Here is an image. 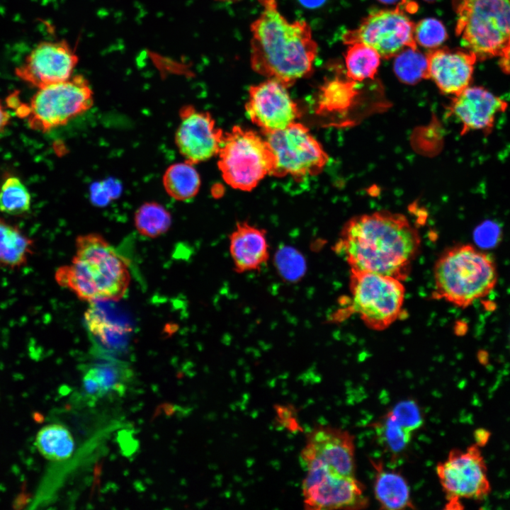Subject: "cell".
I'll return each mask as SVG.
<instances>
[{
    "instance_id": "obj_1",
    "label": "cell",
    "mask_w": 510,
    "mask_h": 510,
    "mask_svg": "<svg viewBox=\"0 0 510 510\" xmlns=\"http://www.w3.org/2000/svg\"><path fill=\"white\" fill-rule=\"evenodd\" d=\"M421 246L418 230L402 214L387 210L353 217L334 251L351 268L404 280Z\"/></svg>"
},
{
    "instance_id": "obj_2",
    "label": "cell",
    "mask_w": 510,
    "mask_h": 510,
    "mask_svg": "<svg viewBox=\"0 0 510 510\" xmlns=\"http://www.w3.org/2000/svg\"><path fill=\"white\" fill-rule=\"evenodd\" d=\"M259 1L261 12L250 26L251 67L289 88L312 74L317 44L305 21H288L276 0Z\"/></svg>"
},
{
    "instance_id": "obj_3",
    "label": "cell",
    "mask_w": 510,
    "mask_h": 510,
    "mask_svg": "<svg viewBox=\"0 0 510 510\" xmlns=\"http://www.w3.org/2000/svg\"><path fill=\"white\" fill-rule=\"evenodd\" d=\"M55 278L58 285L89 303L118 301L130 283L127 261L98 233L76 238L75 256L57 268Z\"/></svg>"
},
{
    "instance_id": "obj_4",
    "label": "cell",
    "mask_w": 510,
    "mask_h": 510,
    "mask_svg": "<svg viewBox=\"0 0 510 510\" xmlns=\"http://www.w3.org/2000/svg\"><path fill=\"white\" fill-rule=\"evenodd\" d=\"M493 259L470 244L445 250L434 267L432 298L465 308L487 296L497 282Z\"/></svg>"
},
{
    "instance_id": "obj_5",
    "label": "cell",
    "mask_w": 510,
    "mask_h": 510,
    "mask_svg": "<svg viewBox=\"0 0 510 510\" xmlns=\"http://www.w3.org/2000/svg\"><path fill=\"white\" fill-rule=\"evenodd\" d=\"M455 34L477 61L499 57L510 40V0H452Z\"/></svg>"
},
{
    "instance_id": "obj_6",
    "label": "cell",
    "mask_w": 510,
    "mask_h": 510,
    "mask_svg": "<svg viewBox=\"0 0 510 510\" xmlns=\"http://www.w3.org/2000/svg\"><path fill=\"white\" fill-rule=\"evenodd\" d=\"M218 167L225 181L244 191L254 188L276 167V157L268 141L256 132L234 126L217 154Z\"/></svg>"
},
{
    "instance_id": "obj_7",
    "label": "cell",
    "mask_w": 510,
    "mask_h": 510,
    "mask_svg": "<svg viewBox=\"0 0 510 510\" xmlns=\"http://www.w3.org/2000/svg\"><path fill=\"white\" fill-rule=\"evenodd\" d=\"M349 289L348 308L369 329L384 330L402 313L405 288L395 278L351 268Z\"/></svg>"
},
{
    "instance_id": "obj_8",
    "label": "cell",
    "mask_w": 510,
    "mask_h": 510,
    "mask_svg": "<svg viewBox=\"0 0 510 510\" xmlns=\"http://www.w3.org/2000/svg\"><path fill=\"white\" fill-rule=\"evenodd\" d=\"M94 104V92L82 75L38 89L28 104L29 128L47 132L65 125L88 111Z\"/></svg>"
},
{
    "instance_id": "obj_9",
    "label": "cell",
    "mask_w": 510,
    "mask_h": 510,
    "mask_svg": "<svg viewBox=\"0 0 510 510\" xmlns=\"http://www.w3.org/2000/svg\"><path fill=\"white\" fill-rule=\"evenodd\" d=\"M436 473L446 497L447 508L460 509L462 499L482 501L491 492L485 460L476 443L452 449Z\"/></svg>"
},
{
    "instance_id": "obj_10",
    "label": "cell",
    "mask_w": 510,
    "mask_h": 510,
    "mask_svg": "<svg viewBox=\"0 0 510 510\" xmlns=\"http://www.w3.org/2000/svg\"><path fill=\"white\" fill-rule=\"evenodd\" d=\"M265 135L276 157L271 176L300 179L318 174L328 162L320 143L300 123Z\"/></svg>"
},
{
    "instance_id": "obj_11",
    "label": "cell",
    "mask_w": 510,
    "mask_h": 510,
    "mask_svg": "<svg viewBox=\"0 0 510 510\" xmlns=\"http://www.w3.org/2000/svg\"><path fill=\"white\" fill-rule=\"evenodd\" d=\"M414 26L400 4L395 8L369 13L357 28L344 33L342 40L348 45L364 43L374 48L381 58L390 59L407 47H417Z\"/></svg>"
},
{
    "instance_id": "obj_12",
    "label": "cell",
    "mask_w": 510,
    "mask_h": 510,
    "mask_svg": "<svg viewBox=\"0 0 510 510\" xmlns=\"http://www.w3.org/2000/svg\"><path fill=\"white\" fill-rule=\"evenodd\" d=\"M354 438L347 431L319 426L307 435L300 452L304 470L315 469L355 476Z\"/></svg>"
},
{
    "instance_id": "obj_13",
    "label": "cell",
    "mask_w": 510,
    "mask_h": 510,
    "mask_svg": "<svg viewBox=\"0 0 510 510\" xmlns=\"http://www.w3.org/2000/svg\"><path fill=\"white\" fill-rule=\"evenodd\" d=\"M302 492L306 509H360L368 499L364 487L355 476H344L319 470H305Z\"/></svg>"
},
{
    "instance_id": "obj_14",
    "label": "cell",
    "mask_w": 510,
    "mask_h": 510,
    "mask_svg": "<svg viewBox=\"0 0 510 510\" xmlns=\"http://www.w3.org/2000/svg\"><path fill=\"white\" fill-rule=\"evenodd\" d=\"M79 58L65 40L42 41L16 68V75L28 84L40 89L72 76Z\"/></svg>"
},
{
    "instance_id": "obj_15",
    "label": "cell",
    "mask_w": 510,
    "mask_h": 510,
    "mask_svg": "<svg viewBox=\"0 0 510 510\" xmlns=\"http://www.w3.org/2000/svg\"><path fill=\"white\" fill-rule=\"evenodd\" d=\"M287 87L273 79H266L249 89L246 112L264 135L285 128L297 122L300 111Z\"/></svg>"
},
{
    "instance_id": "obj_16",
    "label": "cell",
    "mask_w": 510,
    "mask_h": 510,
    "mask_svg": "<svg viewBox=\"0 0 510 510\" xmlns=\"http://www.w3.org/2000/svg\"><path fill=\"white\" fill-rule=\"evenodd\" d=\"M179 116L175 143L185 161L195 164L217 155L225 132L216 127L210 113L188 105L181 108Z\"/></svg>"
},
{
    "instance_id": "obj_17",
    "label": "cell",
    "mask_w": 510,
    "mask_h": 510,
    "mask_svg": "<svg viewBox=\"0 0 510 510\" xmlns=\"http://www.w3.org/2000/svg\"><path fill=\"white\" fill-rule=\"evenodd\" d=\"M82 370L81 396L89 405L110 397H122L133 376L128 363L117 358L93 354Z\"/></svg>"
},
{
    "instance_id": "obj_18",
    "label": "cell",
    "mask_w": 510,
    "mask_h": 510,
    "mask_svg": "<svg viewBox=\"0 0 510 510\" xmlns=\"http://www.w3.org/2000/svg\"><path fill=\"white\" fill-rule=\"evenodd\" d=\"M508 108L506 101L480 86H470L453 96L450 113L461 124V135L480 131L489 135L497 116Z\"/></svg>"
},
{
    "instance_id": "obj_19",
    "label": "cell",
    "mask_w": 510,
    "mask_h": 510,
    "mask_svg": "<svg viewBox=\"0 0 510 510\" xmlns=\"http://www.w3.org/2000/svg\"><path fill=\"white\" fill-rule=\"evenodd\" d=\"M429 79L443 94L455 96L469 87L477 59L468 50L436 48L426 54Z\"/></svg>"
},
{
    "instance_id": "obj_20",
    "label": "cell",
    "mask_w": 510,
    "mask_h": 510,
    "mask_svg": "<svg viewBox=\"0 0 510 510\" xmlns=\"http://www.w3.org/2000/svg\"><path fill=\"white\" fill-rule=\"evenodd\" d=\"M233 268L238 273L259 271L270 259L266 232L247 222H238L229 237Z\"/></svg>"
},
{
    "instance_id": "obj_21",
    "label": "cell",
    "mask_w": 510,
    "mask_h": 510,
    "mask_svg": "<svg viewBox=\"0 0 510 510\" xmlns=\"http://www.w3.org/2000/svg\"><path fill=\"white\" fill-rule=\"evenodd\" d=\"M86 327L95 340L94 354L117 357L124 353L128 344V324L115 322L101 306L100 302L90 303L84 315ZM118 358V357H117Z\"/></svg>"
},
{
    "instance_id": "obj_22",
    "label": "cell",
    "mask_w": 510,
    "mask_h": 510,
    "mask_svg": "<svg viewBox=\"0 0 510 510\" xmlns=\"http://www.w3.org/2000/svg\"><path fill=\"white\" fill-rule=\"evenodd\" d=\"M372 463L375 469V497L381 509H413L410 489L404 477L393 470H385L380 461Z\"/></svg>"
},
{
    "instance_id": "obj_23",
    "label": "cell",
    "mask_w": 510,
    "mask_h": 510,
    "mask_svg": "<svg viewBox=\"0 0 510 510\" xmlns=\"http://www.w3.org/2000/svg\"><path fill=\"white\" fill-rule=\"evenodd\" d=\"M33 247V239L0 217V266L13 269L24 266Z\"/></svg>"
},
{
    "instance_id": "obj_24",
    "label": "cell",
    "mask_w": 510,
    "mask_h": 510,
    "mask_svg": "<svg viewBox=\"0 0 510 510\" xmlns=\"http://www.w3.org/2000/svg\"><path fill=\"white\" fill-rule=\"evenodd\" d=\"M162 184L171 198L186 201L198 193L200 178L193 164L185 161L173 164L165 170Z\"/></svg>"
},
{
    "instance_id": "obj_25",
    "label": "cell",
    "mask_w": 510,
    "mask_h": 510,
    "mask_svg": "<svg viewBox=\"0 0 510 510\" xmlns=\"http://www.w3.org/2000/svg\"><path fill=\"white\" fill-rule=\"evenodd\" d=\"M35 446L46 459L60 462L72 456L75 444L72 434L65 426L53 424L39 430Z\"/></svg>"
},
{
    "instance_id": "obj_26",
    "label": "cell",
    "mask_w": 510,
    "mask_h": 510,
    "mask_svg": "<svg viewBox=\"0 0 510 510\" xmlns=\"http://www.w3.org/2000/svg\"><path fill=\"white\" fill-rule=\"evenodd\" d=\"M380 59V54L369 45L361 42L349 45L345 55L347 78L355 82L373 79Z\"/></svg>"
},
{
    "instance_id": "obj_27",
    "label": "cell",
    "mask_w": 510,
    "mask_h": 510,
    "mask_svg": "<svg viewBox=\"0 0 510 510\" xmlns=\"http://www.w3.org/2000/svg\"><path fill=\"white\" fill-rule=\"evenodd\" d=\"M134 224L141 235L156 238L169 230L171 215L162 204L154 201L146 202L135 211Z\"/></svg>"
},
{
    "instance_id": "obj_28",
    "label": "cell",
    "mask_w": 510,
    "mask_h": 510,
    "mask_svg": "<svg viewBox=\"0 0 510 510\" xmlns=\"http://www.w3.org/2000/svg\"><path fill=\"white\" fill-rule=\"evenodd\" d=\"M393 69L402 83L414 85L429 79L426 55L418 47H407L395 57Z\"/></svg>"
},
{
    "instance_id": "obj_29",
    "label": "cell",
    "mask_w": 510,
    "mask_h": 510,
    "mask_svg": "<svg viewBox=\"0 0 510 510\" xmlns=\"http://www.w3.org/2000/svg\"><path fill=\"white\" fill-rule=\"evenodd\" d=\"M356 82L333 79L324 84L320 91L317 111H341L349 107L357 94Z\"/></svg>"
},
{
    "instance_id": "obj_30",
    "label": "cell",
    "mask_w": 510,
    "mask_h": 510,
    "mask_svg": "<svg viewBox=\"0 0 510 510\" xmlns=\"http://www.w3.org/2000/svg\"><path fill=\"white\" fill-rule=\"evenodd\" d=\"M373 426L380 443L392 456L402 453L410 442L413 433L400 424L389 412Z\"/></svg>"
},
{
    "instance_id": "obj_31",
    "label": "cell",
    "mask_w": 510,
    "mask_h": 510,
    "mask_svg": "<svg viewBox=\"0 0 510 510\" xmlns=\"http://www.w3.org/2000/svg\"><path fill=\"white\" fill-rule=\"evenodd\" d=\"M31 205V197L25 184L16 176H9L0 187V211L18 215L27 212Z\"/></svg>"
},
{
    "instance_id": "obj_32",
    "label": "cell",
    "mask_w": 510,
    "mask_h": 510,
    "mask_svg": "<svg viewBox=\"0 0 510 510\" xmlns=\"http://www.w3.org/2000/svg\"><path fill=\"white\" fill-rule=\"evenodd\" d=\"M273 264L279 276L288 283H297L306 273L307 262L305 256L292 246H280L274 254Z\"/></svg>"
},
{
    "instance_id": "obj_33",
    "label": "cell",
    "mask_w": 510,
    "mask_h": 510,
    "mask_svg": "<svg viewBox=\"0 0 510 510\" xmlns=\"http://www.w3.org/2000/svg\"><path fill=\"white\" fill-rule=\"evenodd\" d=\"M414 36L417 45L433 50L446 41L448 34L440 21L427 18L415 24Z\"/></svg>"
},
{
    "instance_id": "obj_34",
    "label": "cell",
    "mask_w": 510,
    "mask_h": 510,
    "mask_svg": "<svg viewBox=\"0 0 510 510\" xmlns=\"http://www.w3.org/2000/svg\"><path fill=\"white\" fill-rule=\"evenodd\" d=\"M389 412L400 424L412 432L419 429L424 423L419 407L413 400L398 402Z\"/></svg>"
},
{
    "instance_id": "obj_35",
    "label": "cell",
    "mask_w": 510,
    "mask_h": 510,
    "mask_svg": "<svg viewBox=\"0 0 510 510\" xmlns=\"http://www.w3.org/2000/svg\"><path fill=\"white\" fill-rule=\"evenodd\" d=\"M499 234V227L494 223L487 222L477 228L475 238L476 242L483 246H490L497 242Z\"/></svg>"
},
{
    "instance_id": "obj_36",
    "label": "cell",
    "mask_w": 510,
    "mask_h": 510,
    "mask_svg": "<svg viewBox=\"0 0 510 510\" xmlns=\"http://www.w3.org/2000/svg\"><path fill=\"white\" fill-rule=\"evenodd\" d=\"M499 58V67L506 74L510 75V40Z\"/></svg>"
},
{
    "instance_id": "obj_37",
    "label": "cell",
    "mask_w": 510,
    "mask_h": 510,
    "mask_svg": "<svg viewBox=\"0 0 510 510\" xmlns=\"http://www.w3.org/2000/svg\"><path fill=\"white\" fill-rule=\"evenodd\" d=\"M490 437V432L484 429H478L474 432V439L475 443L480 446H484L487 444Z\"/></svg>"
},
{
    "instance_id": "obj_38",
    "label": "cell",
    "mask_w": 510,
    "mask_h": 510,
    "mask_svg": "<svg viewBox=\"0 0 510 510\" xmlns=\"http://www.w3.org/2000/svg\"><path fill=\"white\" fill-rule=\"evenodd\" d=\"M302 7L307 9H317L323 6L328 0H296Z\"/></svg>"
},
{
    "instance_id": "obj_39",
    "label": "cell",
    "mask_w": 510,
    "mask_h": 510,
    "mask_svg": "<svg viewBox=\"0 0 510 510\" xmlns=\"http://www.w3.org/2000/svg\"><path fill=\"white\" fill-rule=\"evenodd\" d=\"M11 116L8 111L0 100V135L4 132L9 123Z\"/></svg>"
},
{
    "instance_id": "obj_40",
    "label": "cell",
    "mask_w": 510,
    "mask_h": 510,
    "mask_svg": "<svg viewBox=\"0 0 510 510\" xmlns=\"http://www.w3.org/2000/svg\"><path fill=\"white\" fill-rule=\"evenodd\" d=\"M380 2H382L384 4H392L395 2L397 0H379Z\"/></svg>"
},
{
    "instance_id": "obj_41",
    "label": "cell",
    "mask_w": 510,
    "mask_h": 510,
    "mask_svg": "<svg viewBox=\"0 0 510 510\" xmlns=\"http://www.w3.org/2000/svg\"><path fill=\"white\" fill-rule=\"evenodd\" d=\"M216 1H219L221 2H225V3H230V2L232 3V2L237 1L238 0H216Z\"/></svg>"
},
{
    "instance_id": "obj_42",
    "label": "cell",
    "mask_w": 510,
    "mask_h": 510,
    "mask_svg": "<svg viewBox=\"0 0 510 510\" xmlns=\"http://www.w3.org/2000/svg\"><path fill=\"white\" fill-rule=\"evenodd\" d=\"M508 346H509V351H510V331H509V337H508Z\"/></svg>"
},
{
    "instance_id": "obj_43",
    "label": "cell",
    "mask_w": 510,
    "mask_h": 510,
    "mask_svg": "<svg viewBox=\"0 0 510 510\" xmlns=\"http://www.w3.org/2000/svg\"><path fill=\"white\" fill-rule=\"evenodd\" d=\"M426 1H433V0H426Z\"/></svg>"
}]
</instances>
